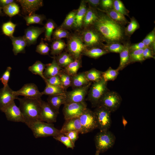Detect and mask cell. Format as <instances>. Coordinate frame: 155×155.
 Returning a JSON list of instances; mask_svg holds the SVG:
<instances>
[{"mask_svg": "<svg viewBox=\"0 0 155 155\" xmlns=\"http://www.w3.org/2000/svg\"><path fill=\"white\" fill-rule=\"evenodd\" d=\"M22 7V13L26 16L35 13L43 5L42 0H17Z\"/></svg>", "mask_w": 155, "mask_h": 155, "instance_id": "cell-16", "label": "cell"}, {"mask_svg": "<svg viewBox=\"0 0 155 155\" xmlns=\"http://www.w3.org/2000/svg\"><path fill=\"white\" fill-rule=\"evenodd\" d=\"M45 29L44 40L49 42L52 41L51 36L54 30L57 28L55 22L51 19H49L44 26Z\"/></svg>", "mask_w": 155, "mask_h": 155, "instance_id": "cell-33", "label": "cell"}, {"mask_svg": "<svg viewBox=\"0 0 155 155\" xmlns=\"http://www.w3.org/2000/svg\"><path fill=\"white\" fill-rule=\"evenodd\" d=\"M11 69V67H8L0 78L1 80L3 85V87H5L8 85Z\"/></svg>", "mask_w": 155, "mask_h": 155, "instance_id": "cell-51", "label": "cell"}, {"mask_svg": "<svg viewBox=\"0 0 155 155\" xmlns=\"http://www.w3.org/2000/svg\"><path fill=\"white\" fill-rule=\"evenodd\" d=\"M99 153H96H96L95 155H99Z\"/></svg>", "mask_w": 155, "mask_h": 155, "instance_id": "cell-59", "label": "cell"}, {"mask_svg": "<svg viewBox=\"0 0 155 155\" xmlns=\"http://www.w3.org/2000/svg\"><path fill=\"white\" fill-rule=\"evenodd\" d=\"M66 47V44L63 40H55L51 45V54L54 56H57L61 53Z\"/></svg>", "mask_w": 155, "mask_h": 155, "instance_id": "cell-32", "label": "cell"}, {"mask_svg": "<svg viewBox=\"0 0 155 155\" xmlns=\"http://www.w3.org/2000/svg\"><path fill=\"white\" fill-rule=\"evenodd\" d=\"M113 9L124 16H129V11L125 7L123 2L120 0H113Z\"/></svg>", "mask_w": 155, "mask_h": 155, "instance_id": "cell-47", "label": "cell"}, {"mask_svg": "<svg viewBox=\"0 0 155 155\" xmlns=\"http://www.w3.org/2000/svg\"><path fill=\"white\" fill-rule=\"evenodd\" d=\"M86 77L88 80L90 82H96L102 78V72L97 69L93 68L85 71Z\"/></svg>", "mask_w": 155, "mask_h": 155, "instance_id": "cell-37", "label": "cell"}, {"mask_svg": "<svg viewBox=\"0 0 155 155\" xmlns=\"http://www.w3.org/2000/svg\"><path fill=\"white\" fill-rule=\"evenodd\" d=\"M144 49H140L129 52L130 63L135 62H142L145 60L142 53Z\"/></svg>", "mask_w": 155, "mask_h": 155, "instance_id": "cell-46", "label": "cell"}, {"mask_svg": "<svg viewBox=\"0 0 155 155\" xmlns=\"http://www.w3.org/2000/svg\"><path fill=\"white\" fill-rule=\"evenodd\" d=\"M79 133H80L78 131H73L66 133L63 134L67 136L75 145V142L78 138Z\"/></svg>", "mask_w": 155, "mask_h": 155, "instance_id": "cell-54", "label": "cell"}, {"mask_svg": "<svg viewBox=\"0 0 155 155\" xmlns=\"http://www.w3.org/2000/svg\"><path fill=\"white\" fill-rule=\"evenodd\" d=\"M108 53L101 47H94L87 48L83 53L82 55H85L95 59Z\"/></svg>", "mask_w": 155, "mask_h": 155, "instance_id": "cell-28", "label": "cell"}, {"mask_svg": "<svg viewBox=\"0 0 155 155\" xmlns=\"http://www.w3.org/2000/svg\"><path fill=\"white\" fill-rule=\"evenodd\" d=\"M46 64L39 61H37L33 65L28 67V70L32 73L40 76L44 81L46 79L43 75V71L45 69Z\"/></svg>", "mask_w": 155, "mask_h": 155, "instance_id": "cell-36", "label": "cell"}, {"mask_svg": "<svg viewBox=\"0 0 155 155\" xmlns=\"http://www.w3.org/2000/svg\"><path fill=\"white\" fill-rule=\"evenodd\" d=\"M125 45L119 42H114L104 44L102 48L108 53H120L124 47Z\"/></svg>", "mask_w": 155, "mask_h": 155, "instance_id": "cell-38", "label": "cell"}, {"mask_svg": "<svg viewBox=\"0 0 155 155\" xmlns=\"http://www.w3.org/2000/svg\"><path fill=\"white\" fill-rule=\"evenodd\" d=\"M66 44L67 51L75 59H82V54L87 48L78 34H71Z\"/></svg>", "mask_w": 155, "mask_h": 155, "instance_id": "cell-7", "label": "cell"}, {"mask_svg": "<svg viewBox=\"0 0 155 155\" xmlns=\"http://www.w3.org/2000/svg\"><path fill=\"white\" fill-rule=\"evenodd\" d=\"M15 96H22L24 97L38 99L41 98L42 95L36 85L33 83L24 84L19 90L14 91Z\"/></svg>", "mask_w": 155, "mask_h": 155, "instance_id": "cell-13", "label": "cell"}, {"mask_svg": "<svg viewBox=\"0 0 155 155\" xmlns=\"http://www.w3.org/2000/svg\"><path fill=\"white\" fill-rule=\"evenodd\" d=\"M82 66V59H75L66 67L63 69V70L65 72L72 76L77 73L78 70Z\"/></svg>", "mask_w": 155, "mask_h": 155, "instance_id": "cell-30", "label": "cell"}, {"mask_svg": "<svg viewBox=\"0 0 155 155\" xmlns=\"http://www.w3.org/2000/svg\"><path fill=\"white\" fill-rule=\"evenodd\" d=\"M107 82L102 78L100 80L93 82L89 89L86 100L90 102L92 106L96 107L103 94L109 90L107 87Z\"/></svg>", "mask_w": 155, "mask_h": 155, "instance_id": "cell-4", "label": "cell"}, {"mask_svg": "<svg viewBox=\"0 0 155 155\" xmlns=\"http://www.w3.org/2000/svg\"><path fill=\"white\" fill-rule=\"evenodd\" d=\"M146 46L142 42L130 45L129 46V52L140 49H144Z\"/></svg>", "mask_w": 155, "mask_h": 155, "instance_id": "cell-55", "label": "cell"}, {"mask_svg": "<svg viewBox=\"0 0 155 155\" xmlns=\"http://www.w3.org/2000/svg\"><path fill=\"white\" fill-rule=\"evenodd\" d=\"M2 8L0 6V16L3 15V14L2 12L1 9Z\"/></svg>", "mask_w": 155, "mask_h": 155, "instance_id": "cell-58", "label": "cell"}, {"mask_svg": "<svg viewBox=\"0 0 155 155\" xmlns=\"http://www.w3.org/2000/svg\"><path fill=\"white\" fill-rule=\"evenodd\" d=\"M65 93L49 96L47 98V103L53 109L58 113H59L61 105L65 103Z\"/></svg>", "mask_w": 155, "mask_h": 155, "instance_id": "cell-22", "label": "cell"}, {"mask_svg": "<svg viewBox=\"0 0 155 155\" xmlns=\"http://www.w3.org/2000/svg\"><path fill=\"white\" fill-rule=\"evenodd\" d=\"M15 2L6 5L2 8L4 13L10 17L18 14L20 11V7Z\"/></svg>", "mask_w": 155, "mask_h": 155, "instance_id": "cell-39", "label": "cell"}, {"mask_svg": "<svg viewBox=\"0 0 155 155\" xmlns=\"http://www.w3.org/2000/svg\"><path fill=\"white\" fill-rule=\"evenodd\" d=\"M90 82L86 78L85 72H80L72 76L71 87L73 89L86 85Z\"/></svg>", "mask_w": 155, "mask_h": 155, "instance_id": "cell-27", "label": "cell"}, {"mask_svg": "<svg viewBox=\"0 0 155 155\" xmlns=\"http://www.w3.org/2000/svg\"><path fill=\"white\" fill-rule=\"evenodd\" d=\"M71 34L68 30L59 27H57L53 31L52 34L53 39L55 40L61 39L63 38H68Z\"/></svg>", "mask_w": 155, "mask_h": 155, "instance_id": "cell-42", "label": "cell"}, {"mask_svg": "<svg viewBox=\"0 0 155 155\" xmlns=\"http://www.w3.org/2000/svg\"><path fill=\"white\" fill-rule=\"evenodd\" d=\"M86 3L93 8L97 7L100 5V0H85Z\"/></svg>", "mask_w": 155, "mask_h": 155, "instance_id": "cell-56", "label": "cell"}, {"mask_svg": "<svg viewBox=\"0 0 155 155\" xmlns=\"http://www.w3.org/2000/svg\"><path fill=\"white\" fill-rule=\"evenodd\" d=\"M122 101V98L118 93L108 90L101 97L98 105L103 106L113 112L119 108Z\"/></svg>", "mask_w": 155, "mask_h": 155, "instance_id": "cell-9", "label": "cell"}, {"mask_svg": "<svg viewBox=\"0 0 155 155\" xmlns=\"http://www.w3.org/2000/svg\"><path fill=\"white\" fill-rule=\"evenodd\" d=\"M82 128V134L90 132L97 128L94 111L87 108L79 117Z\"/></svg>", "mask_w": 155, "mask_h": 155, "instance_id": "cell-11", "label": "cell"}, {"mask_svg": "<svg viewBox=\"0 0 155 155\" xmlns=\"http://www.w3.org/2000/svg\"><path fill=\"white\" fill-rule=\"evenodd\" d=\"M113 0H100V5L103 10H108L113 9Z\"/></svg>", "mask_w": 155, "mask_h": 155, "instance_id": "cell-52", "label": "cell"}, {"mask_svg": "<svg viewBox=\"0 0 155 155\" xmlns=\"http://www.w3.org/2000/svg\"><path fill=\"white\" fill-rule=\"evenodd\" d=\"M97 128L100 131L109 130L111 124V112L105 107L98 105L94 111Z\"/></svg>", "mask_w": 155, "mask_h": 155, "instance_id": "cell-8", "label": "cell"}, {"mask_svg": "<svg viewBox=\"0 0 155 155\" xmlns=\"http://www.w3.org/2000/svg\"><path fill=\"white\" fill-rule=\"evenodd\" d=\"M139 28L140 25L134 17H132L127 26L124 28L125 36H130Z\"/></svg>", "mask_w": 155, "mask_h": 155, "instance_id": "cell-40", "label": "cell"}, {"mask_svg": "<svg viewBox=\"0 0 155 155\" xmlns=\"http://www.w3.org/2000/svg\"><path fill=\"white\" fill-rule=\"evenodd\" d=\"M64 105L63 112L65 120L79 117L87 108L85 101L66 103Z\"/></svg>", "mask_w": 155, "mask_h": 155, "instance_id": "cell-10", "label": "cell"}, {"mask_svg": "<svg viewBox=\"0 0 155 155\" xmlns=\"http://www.w3.org/2000/svg\"><path fill=\"white\" fill-rule=\"evenodd\" d=\"M32 130L36 138L55 137L61 133L60 130L56 128L53 123L38 121L26 125Z\"/></svg>", "mask_w": 155, "mask_h": 155, "instance_id": "cell-3", "label": "cell"}, {"mask_svg": "<svg viewBox=\"0 0 155 155\" xmlns=\"http://www.w3.org/2000/svg\"><path fill=\"white\" fill-rule=\"evenodd\" d=\"M50 48L48 44L44 42L43 39L42 38L39 44L36 47V51L39 54L43 55H49Z\"/></svg>", "mask_w": 155, "mask_h": 155, "instance_id": "cell-49", "label": "cell"}, {"mask_svg": "<svg viewBox=\"0 0 155 155\" xmlns=\"http://www.w3.org/2000/svg\"><path fill=\"white\" fill-rule=\"evenodd\" d=\"M16 26L10 21L3 23L2 26L3 33L10 38L13 37Z\"/></svg>", "mask_w": 155, "mask_h": 155, "instance_id": "cell-43", "label": "cell"}, {"mask_svg": "<svg viewBox=\"0 0 155 155\" xmlns=\"http://www.w3.org/2000/svg\"><path fill=\"white\" fill-rule=\"evenodd\" d=\"M119 73V70L117 69H113L111 67L105 71L102 72V77L106 82L113 81L117 77Z\"/></svg>", "mask_w": 155, "mask_h": 155, "instance_id": "cell-41", "label": "cell"}, {"mask_svg": "<svg viewBox=\"0 0 155 155\" xmlns=\"http://www.w3.org/2000/svg\"><path fill=\"white\" fill-rule=\"evenodd\" d=\"M92 84V82H90L86 85L73 89L71 91H66L65 93V103L85 101V97Z\"/></svg>", "mask_w": 155, "mask_h": 155, "instance_id": "cell-12", "label": "cell"}, {"mask_svg": "<svg viewBox=\"0 0 155 155\" xmlns=\"http://www.w3.org/2000/svg\"><path fill=\"white\" fill-rule=\"evenodd\" d=\"M78 131L82 134V128L79 117L65 120L61 129V133L63 134L71 131Z\"/></svg>", "mask_w": 155, "mask_h": 155, "instance_id": "cell-19", "label": "cell"}, {"mask_svg": "<svg viewBox=\"0 0 155 155\" xmlns=\"http://www.w3.org/2000/svg\"><path fill=\"white\" fill-rule=\"evenodd\" d=\"M86 3L84 0L82 1L78 9L76 10L74 26L75 29H79L82 27L84 18L87 8Z\"/></svg>", "mask_w": 155, "mask_h": 155, "instance_id": "cell-23", "label": "cell"}, {"mask_svg": "<svg viewBox=\"0 0 155 155\" xmlns=\"http://www.w3.org/2000/svg\"><path fill=\"white\" fill-rule=\"evenodd\" d=\"M4 112L7 120L10 121L24 123L22 114L19 107L16 104L14 101L4 108Z\"/></svg>", "mask_w": 155, "mask_h": 155, "instance_id": "cell-15", "label": "cell"}, {"mask_svg": "<svg viewBox=\"0 0 155 155\" xmlns=\"http://www.w3.org/2000/svg\"><path fill=\"white\" fill-rule=\"evenodd\" d=\"M46 86L44 91L41 92L42 95H53L65 93L67 91L63 88L50 85L45 82Z\"/></svg>", "mask_w": 155, "mask_h": 155, "instance_id": "cell-35", "label": "cell"}, {"mask_svg": "<svg viewBox=\"0 0 155 155\" xmlns=\"http://www.w3.org/2000/svg\"><path fill=\"white\" fill-rule=\"evenodd\" d=\"M54 57L59 66L62 69L65 68L75 60L67 52H62L60 54Z\"/></svg>", "mask_w": 155, "mask_h": 155, "instance_id": "cell-29", "label": "cell"}, {"mask_svg": "<svg viewBox=\"0 0 155 155\" xmlns=\"http://www.w3.org/2000/svg\"><path fill=\"white\" fill-rule=\"evenodd\" d=\"M63 88L66 91L69 87L71 86L72 76L65 72L63 69L58 75Z\"/></svg>", "mask_w": 155, "mask_h": 155, "instance_id": "cell-44", "label": "cell"}, {"mask_svg": "<svg viewBox=\"0 0 155 155\" xmlns=\"http://www.w3.org/2000/svg\"><path fill=\"white\" fill-rule=\"evenodd\" d=\"M51 63L46 64L43 72V75L46 79L58 75L63 69L59 66L54 57Z\"/></svg>", "mask_w": 155, "mask_h": 155, "instance_id": "cell-21", "label": "cell"}, {"mask_svg": "<svg viewBox=\"0 0 155 155\" xmlns=\"http://www.w3.org/2000/svg\"><path fill=\"white\" fill-rule=\"evenodd\" d=\"M154 51L152 49L149 47H146L143 50L142 53L143 57L145 60L146 59L150 58L154 59Z\"/></svg>", "mask_w": 155, "mask_h": 155, "instance_id": "cell-53", "label": "cell"}, {"mask_svg": "<svg viewBox=\"0 0 155 155\" xmlns=\"http://www.w3.org/2000/svg\"><path fill=\"white\" fill-rule=\"evenodd\" d=\"M41 111L40 121L53 123L56 121L58 113L53 109L47 103L41 99Z\"/></svg>", "mask_w": 155, "mask_h": 155, "instance_id": "cell-14", "label": "cell"}, {"mask_svg": "<svg viewBox=\"0 0 155 155\" xmlns=\"http://www.w3.org/2000/svg\"><path fill=\"white\" fill-rule=\"evenodd\" d=\"M14 91L12 90L8 85L0 89V110L2 111L4 108L17 99Z\"/></svg>", "mask_w": 155, "mask_h": 155, "instance_id": "cell-17", "label": "cell"}, {"mask_svg": "<svg viewBox=\"0 0 155 155\" xmlns=\"http://www.w3.org/2000/svg\"><path fill=\"white\" fill-rule=\"evenodd\" d=\"M0 80H1V79H0Z\"/></svg>", "mask_w": 155, "mask_h": 155, "instance_id": "cell-60", "label": "cell"}, {"mask_svg": "<svg viewBox=\"0 0 155 155\" xmlns=\"http://www.w3.org/2000/svg\"><path fill=\"white\" fill-rule=\"evenodd\" d=\"M24 19L26 21V25L38 24L43 25V22L46 19L45 16L43 14H38L33 13L24 17Z\"/></svg>", "mask_w": 155, "mask_h": 155, "instance_id": "cell-34", "label": "cell"}, {"mask_svg": "<svg viewBox=\"0 0 155 155\" xmlns=\"http://www.w3.org/2000/svg\"><path fill=\"white\" fill-rule=\"evenodd\" d=\"M89 6L83 19L82 27L84 28L93 26L98 18V12L97 10Z\"/></svg>", "mask_w": 155, "mask_h": 155, "instance_id": "cell-20", "label": "cell"}, {"mask_svg": "<svg viewBox=\"0 0 155 155\" xmlns=\"http://www.w3.org/2000/svg\"><path fill=\"white\" fill-rule=\"evenodd\" d=\"M10 38L12 41L13 46L12 51L14 55H16L19 53H25L27 43L23 37L13 36Z\"/></svg>", "mask_w": 155, "mask_h": 155, "instance_id": "cell-25", "label": "cell"}, {"mask_svg": "<svg viewBox=\"0 0 155 155\" xmlns=\"http://www.w3.org/2000/svg\"><path fill=\"white\" fill-rule=\"evenodd\" d=\"M44 81L45 82L47 83L50 85L63 88L59 76L58 75H56L48 79H46L44 80Z\"/></svg>", "mask_w": 155, "mask_h": 155, "instance_id": "cell-50", "label": "cell"}, {"mask_svg": "<svg viewBox=\"0 0 155 155\" xmlns=\"http://www.w3.org/2000/svg\"><path fill=\"white\" fill-rule=\"evenodd\" d=\"M44 31V27L41 28L30 26L26 29L23 36L26 42L27 46H29L36 44L38 38Z\"/></svg>", "mask_w": 155, "mask_h": 155, "instance_id": "cell-18", "label": "cell"}, {"mask_svg": "<svg viewBox=\"0 0 155 155\" xmlns=\"http://www.w3.org/2000/svg\"><path fill=\"white\" fill-rule=\"evenodd\" d=\"M18 99L19 101V108L23 116L24 123L27 124L40 121L41 111V98L32 99L24 97Z\"/></svg>", "mask_w": 155, "mask_h": 155, "instance_id": "cell-2", "label": "cell"}, {"mask_svg": "<svg viewBox=\"0 0 155 155\" xmlns=\"http://www.w3.org/2000/svg\"><path fill=\"white\" fill-rule=\"evenodd\" d=\"M78 34L87 48H102L104 44L99 33L92 26L84 28Z\"/></svg>", "mask_w": 155, "mask_h": 155, "instance_id": "cell-6", "label": "cell"}, {"mask_svg": "<svg viewBox=\"0 0 155 155\" xmlns=\"http://www.w3.org/2000/svg\"><path fill=\"white\" fill-rule=\"evenodd\" d=\"M56 140L61 142L64 144L67 148H70L73 149L75 147L70 139L64 134L61 133L57 136L53 137Z\"/></svg>", "mask_w": 155, "mask_h": 155, "instance_id": "cell-48", "label": "cell"}, {"mask_svg": "<svg viewBox=\"0 0 155 155\" xmlns=\"http://www.w3.org/2000/svg\"><path fill=\"white\" fill-rule=\"evenodd\" d=\"M97 9L99 11L104 13L113 20L121 26H123L128 24L129 22L125 18V16L113 9L105 11L99 8H97Z\"/></svg>", "mask_w": 155, "mask_h": 155, "instance_id": "cell-24", "label": "cell"}, {"mask_svg": "<svg viewBox=\"0 0 155 155\" xmlns=\"http://www.w3.org/2000/svg\"><path fill=\"white\" fill-rule=\"evenodd\" d=\"M124 47L120 53V62L117 68L119 71L121 70L130 63L129 46L128 42L124 44Z\"/></svg>", "mask_w": 155, "mask_h": 155, "instance_id": "cell-26", "label": "cell"}, {"mask_svg": "<svg viewBox=\"0 0 155 155\" xmlns=\"http://www.w3.org/2000/svg\"><path fill=\"white\" fill-rule=\"evenodd\" d=\"M76 10H73L69 12L66 16L63 22L59 27L67 30L74 28Z\"/></svg>", "mask_w": 155, "mask_h": 155, "instance_id": "cell-31", "label": "cell"}, {"mask_svg": "<svg viewBox=\"0 0 155 155\" xmlns=\"http://www.w3.org/2000/svg\"><path fill=\"white\" fill-rule=\"evenodd\" d=\"M115 139L114 134L109 130L100 131L94 138L96 152L103 153L112 148L114 144Z\"/></svg>", "mask_w": 155, "mask_h": 155, "instance_id": "cell-5", "label": "cell"}, {"mask_svg": "<svg viewBox=\"0 0 155 155\" xmlns=\"http://www.w3.org/2000/svg\"><path fill=\"white\" fill-rule=\"evenodd\" d=\"M155 30L154 28L149 33L142 41L146 47L155 50Z\"/></svg>", "mask_w": 155, "mask_h": 155, "instance_id": "cell-45", "label": "cell"}, {"mask_svg": "<svg viewBox=\"0 0 155 155\" xmlns=\"http://www.w3.org/2000/svg\"><path fill=\"white\" fill-rule=\"evenodd\" d=\"M15 1L13 0H0V6L2 8L5 6Z\"/></svg>", "mask_w": 155, "mask_h": 155, "instance_id": "cell-57", "label": "cell"}, {"mask_svg": "<svg viewBox=\"0 0 155 155\" xmlns=\"http://www.w3.org/2000/svg\"><path fill=\"white\" fill-rule=\"evenodd\" d=\"M106 44L120 42L125 39L124 28L102 12H98V18L92 26Z\"/></svg>", "mask_w": 155, "mask_h": 155, "instance_id": "cell-1", "label": "cell"}]
</instances>
